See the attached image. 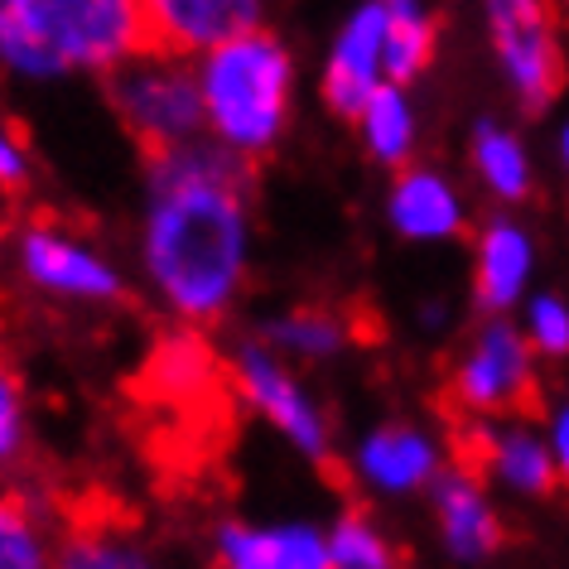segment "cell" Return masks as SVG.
<instances>
[{
  "label": "cell",
  "instance_id": "obj_21",
  "mask_svg": "<svg viewBox=\"0 0 569 569\" xmlns=\"http://www.w3.org/2000/svg\"><path fill=\"white\" fill-rule=\"evenodd\" d=\"M468 164H473V179L488 189L497 203H521L536 183V169H531V154H526L521 136L502 121H488L482 117L468 136Z\"/></svg>",
  "mask_w": 569,
  "mask_h": 569
},
{
  "label": "cell",
  "instance_id": "obj_26",
  "mask_svg": "<svg viewBox=\"0 0 569 569\" xmlns=\"http://www.w3.org/2000/svg\"><path fill=\"white\" fill-rule=\"evenodd\" d=\"M24 453H30V401L0 348V478H16Z\"/></svg>",
  "mask_w": 569,
  "mask_h": 569
},
{
  "label": "cell",
  "instance_id": "obj_3",
  "mask_svg": "<svg viewBox=\"0 0 569 569\" xmlns=\"http://www.w3.org/2000/svg\"><path fill=\"white\" fill-rule=\"evenodd\" d=\"M150 44L140 0H30L24 34L0 59L10 82L107 78Z\"/></svg>",
  "mask_w": 569,
  "mask_h": 569
},
{
  "label": "cell",
  "instance_id": "obj_4",
  "mask_svg": "<svg viewBox=\"0 0 569 569\" xmlns=\"http://www.w3.org/2000/svg\"><path fill=\"white\" fill-rule=\"evenodd\" d=\"M107 102L121 131L146 154L203 136V92H198L193 53L146 44L102 78Z\"/></svg>",
  "mask_w": 569,
  "mask_h": 569
},
{
  "label": "cell",
  "instance_id": "obj_27",
  "mask_svg": "<svg viewBox=\"0 0 569 569\" xmlns=\"http://www.w3.org/2000/svg\"><path fill=\"white\" fill-rule=\"evenodd\" d=\"M34 179V154H30V140L16 121L0 111V193H24Z\"/></svg>",
  "mask_w": 569,
  "mask_h": 569
},
{
  "label": "cell",
  "instance_id": "obj_20",
  "mask_svg": "<svg viewBox=\"0 0 569 569\" xmlns=\"http://www.w3.org/2000/svg\"><path fill=\"white\" fill-rule=\"evenodd\" d=\"M261 338L290 362H333L352 348V315L329 305H295L261 323Z\"/></svg>",
  "mask_w": 569,
  "mask_h": 569
},
{
  "label": "cell",
  "instance_id": "obj_1",
  "mask_svg": "<svg viewBox=\"0 0 569 569\" xmlns=\"http://www.w3.org/2000/svg\"><path fill=\"white\" fill-rule=\"evenodd\" d=\"M251 193L256 164L212 136L146 154L140 276L174 323L212 329L241 305L256 241Z\"/></svg>",
  "mask_w": 569,
  "mask_h": 569
},
{
  "label": "cell",
  "instance_id": "obj_31",
  "mask_svg": "<svg viewBox=\"0 0 569 569\" xmlns=\"http://www.w3.org/2000/svg\"><path fill=\"white\" fill-rule=\"evenodd\" d=\"M555 154H560V164L569 169V117H565V126H560V136H555Z\"/></svg>",
  "mask_w": 569,
  "mask_h": 569
},
{
  "label": "cell",
  "instance_id": "obj_13",
  "mask_svg": "<svg viewBox=\"0 0 569 569\" xmlns=\"http://www.w3.org/2000/svg\"><path fill=\"white\" fill-rule=\"evenodd\" d=\"M140 391L154 406L193 410L198 401H212L218 391H227V358L212 348L208 329L174 323L150 343L146 367H140Z\"/></svg>",
  "mask_w": 569,
  "mask_h": 569
},
{
  "label": "cell",
  "instance_id": "obj_28",
  "mask_svg": "<svg viewBox=\"0 0 569 569\" xmlns=\"http://www.w3.org/2000/svg\"><path fill=\"white\" fill-rule=\"evenodd\" d=\"M546 439H550L555 468H560V488H569V401H560V406H555V410H550Z\"/></svg>",
  "mask_w": 569,
  "mask_h": 569
},
{
  "label": "cell",
  "instance_id": "obj_17",
  "mask_svg": "<svg viewBox=\"0 0 569 569\" xmlns=\"http://www.w3.org/2000/svg\"><path fill=\"white\" fill-rule=\"evenodd\" d=\"M150 24V44L203 53L241 30L266 24V0H140Z\"/></svg>",
  "mask_w": 569,
  "mask_h": 569
},
{
  "label": "cell",
  "instance_id": "obj_9",
  "mask_svg": "<svg viewBox=\"0 0 569 569\" xmlns=\"http://www.w3.org/2000/svg\"><path fill=\"white\" fill-rule=\"evenodd\" d=\"M463 463L497 482L502 492L521 502H540L560 488L550 439L526 416H492V420H463Z\"/></svg>",
  "mask_w": 569,
  "mask_h": 569
},
{
  "label": "cell",
  "instance_id": "obj_22",
  "mask_svg": "<svg viewBox=\"0 0 569 569\" xmlns=\"http://www.w3.org/2000/svg\"><path fill=\"white\" fill-rule=\"evenodd\" d=\"M381 6H387V49H381L387 82L416 88L439 49L435 6L430 0H381Z\"/></svg>",
  "mask_w": 569,
  "mask_h": 569
},
{
  "label": "cell",
  "instance_id": "obj_5",
  "mask_svg": "<svg viewBox=\"0 0 569 569\" xmlns=\"http://www.w3.org/2000/svg\"><path fill=\"white\" fill-rule=\"evenodd\" d=\"M227 391L251 410L256 420H266L295 453H305L309 463L333 459V420L319 406V396L309 391L300 377V362H290L276 352L261 333L241 338L227 352Z\"/></svg>",
  "mask_w": 569,
  "mask_h": 569
},
{
  "label": "cell",
  "instance_id": "obj_25",
  "mask_svg": "<svg viewBox=\"0 0 569 569\" xmlns=\"http://www.w3.org/2000/svg\"><path fill=\"white\" fill-rule=\"evenodd\" d=\"M521 333L536 348L540 362H565L569 358V295L536 290L521 300Z\"/></svg>",
  "mask_w": 569,
  "mask_h": 569
},
{
  "label": "cell",
  "instance_id": "obj_14",
  "mask_svg": "<svg viewBox=\"0 0 569 569\" xmlns=\"http://www.w3.org/2000/svg\"><path fill=\"white\" fill-rule=\"evenodd\" d=\"M387 222L401 241L439 247V241H459L468 232V203L449 174L410 160L401 169H391Z\"/></svg>",
  "mask_w": 569,
  "mask_h": 569
},
{
  "label": "cell",
  "instance_id": "obj_23",
  "mask_svg": "<svg viewBox=\"0 0 569 569\" xmlns=\"http://www.w3.org/2000/svg\"><path fill=\"white\" fill-rule=\"evenodd\" d=\"M154 555L146 550V540L136 531H126L121 521H78L63 517V540H59V565H78V569H140Z\"/></svg>",
  "mask_w": 569,
  "mask_h": 569
},
{
  "label": "cell",
  "instance_id": "obj_24",
  "mask_svg": "<svg viewBox=\"0 0 569 569\" xmlns=\"http://www.w3.org/2000/svg\"><path fill=\"white\" fill-rule=\"evenodd\" d=\"M396 560H401V550L377 526L372 511L348 507L329 526V569H391Z\"/></svg>",
  "mask_w": 569,
  "mask_h": 569
},
{
  "label": "cell",
  "instance_id": "obj_7",
  "mask_svg": "<svg viewBox=\"0 0 569 569\" xmlns=\"http://www.w3.org/2000/svg\"><path fill=\"white\" fill-rule=\"evenodd\" d=\"M10 256H16V276L53 305L107 309L126 300V270L111 261L102 241H92L68 222H24L10 241Z\"/></svg>",
  "mask_w": 569,
  "mask_h": 569
},
{
  "label": "cell",
  "instance_id": "obj_19",
  "mask_svg": "<svg viewBox=\"0 0 569 569\" xmlns=\"http://www.w3.org/2000/svg\"><path fill=\"white\" fill-rule=\"evenodd\" d=\"M352 131L362 140V154L381 169H401L416 160L420 146V117L416 102H410V88L401 82H381V88L367 97L352 117Z\"/></svg>",
  "mask_w": 569,
  "mask_h": 569
},
{
  "label": "cell",
  "instance_id": "obj_16",
  "mask_svg": "<svg viewBox=\"0 0 569 569\" xmlns=\"http://www.w3.org/2000/svg\"><path fill=\"white\" fill-rule=\"evenodd\" d=\"M536 276V237L511 218H488L473 241V305L478 315L521 309Z\"/></svg>",
  "mask_w": 569,
  "mask_h": 569
},
{
  "label": "cell",
  "instance_id": "obj_8",
  "mask_svg": "<svg viewBox=\"0 0 569 569\" xmlns=\"http://www.w3.org/2000/svg\"><path fill=\"white\" fill-rule=\"evenodd\" d=\"M488 6V39L511 97L526 117L555 107L565 88V53L546 0H482Z\"/></svg>",
  "mask_w": 569,
  "mask_h": 569
},
{
  "label": "cell",
  "instance_id": "obj_2",
  "mask_svg": "<svg viewBox=\"0 0 569 569\" xmlns=\"http://www.w3.org/2000/svg\"><path fill=\"white\" fill-rule=\"evenodd\" d=\"M203 92V136L241 160L261 164L290 131L295 111V53L266 24L193 53Z\"/></svg>",
  "mask_w": 569,
  "mask_h": 569
},
{
  "label": "cell",
  "instance_id": "obj_15",
  "mask_svg": "<svg viewBox=\"0 0 569 569\" xmlns=\"http://www.w3.org/2000/svg\"><path fill=\"white\" fill-rule=\"evenodd\" d=\"M212 560L222 569H329V531L315 521H222Z\"/></svg>",
  "mask_w": 569,
  "mask_h": 569
},
{
  "label": "cell",
  "instance_id": "obj_12",
  "mask_svg": "<svg viewBox=\"0 0 569 569\" xmlns=\"http://www.w3.org/2000/svg\"><path fill=\"white\" fill-rule=\"evenodd\" d=\"M381 49H387V6H381V0H362V6L338 24L333 44L323 53V73H319V97L338 121H352L358 107L387 82Z\"/></svg>",
  "mask_w": 569,
  "mask_h": 569
},
{
  "label": "cell",
  "instance_id": "obj_6",
  "mask_svg": "<svg viewBox=\"0 0 569 569\" xmlns=\"http://www.w3.org/2000/svg\"><path fill=\"white\" fill-rule=\"evenodd\" d=\"M449 406L463 420L492 416H526L540 401V358L526 343L521 323L507 315H482V323L459 352L445 381Z\"/></svg>",
  "mask_w": 569,
  "mask_h": 569
},
{
  "label": "cell",
  "instance_id": "obj_18",
  "mask_svg": "<svg viewBox=\"0 0 569 569\" xmlns=\"http://www.w3.org/2000/svg\"><path fill=\"white\" fill-rule=\"evenodd\" d=\"M63 511L39 492L0 478V569H44L59 565Z\"/></svg>",
  "mask_w": 569,
  "mask_h": 569
},
{
  "label": "cell",
  "instance_id": "obj_30",
  "mask_svg": "<svg viewBox=\"0 0 569 569\" xmlns=\"http://www.w3.org/2000/svg\"><path fill=\"white\" fill-rule=\"evenodd\" d=\"M449 323V305L445 300H430L425 305V329H445Z\"/></svg>",
  "mask_w": 569,
  "mask_h": 569
},
{
  "label": "cell",
  "instance_id": "obj_29",
  "mask_svg": "<svg viewBox=\"0 0 569 569\" xmlns=\"http://www.w3.org/2000/svg\"><path fill=\"white\" fill-rule=\"evenodd\" d=\"M24 20H30V0H0V59L24 34Z\"/></svg>",
  "mask_w": 569,
  "mask_h": 569
},
{
  "label": "cell",
  "instance_id": "obj_11",
  "mask_svg": "<svg viewBox=\"0 0 569 569\" xmlns=\"http://www.w3.org/2000/svg\"><path fill=\"white\" fill-rule=\"evenodd\" d=\"M352 478L372 497H416L445 473V445L410 420H387L352 449Z\"/></svg>",
  "mask_w": 569,
  "mask_h": 569
},
{
  "label": "cell",
  "instance_id": "obj_10",
  "mask_svg": "<svg viewBox=\"0 0 569 569\" xmlns=\"http://www.w3.org/2000/svg\"><path fill=\"white\" fill-rule=\"evenodd\" d=\"M430 511L449 560L482 565L492 555H502L507 521L488 492V478L473 473L468 463H445V473L430 482Z\"/></svg>",
  "mask_w": 569,
  "mask_h": 569
}]
</instances>
